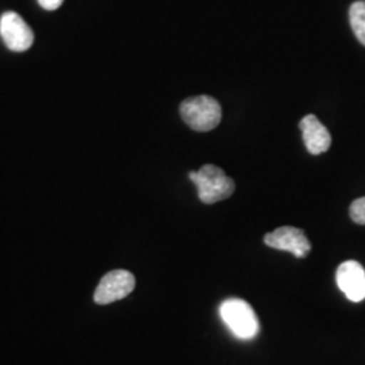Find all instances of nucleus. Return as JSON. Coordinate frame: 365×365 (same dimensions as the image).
<instances>
[{
    "label": "nucleus",
    "mask_w": 365,
    "mask_h": 365,
    "mask_svg": "<svg viewBox=\"0 0 365 365\" xmlns=\"http://www.w3.org/2000/svg\"><path fill=\"white\" fill-rule=\"evenodd\" d=\"M220 315L237 339H255L260 331L257 315L247 300L238 298L225 300L220 307Z\"/></svg>",
    "instance_id": "7ed1b4c3"
},
{
    "label": "nucleus",
    "mask_w": 365,
    "mask_h": 365,
    "mask_svg": "<svg viewBox=\"0 0 365 365\" xmlns=\"http://www.w3.org/2000/svg\"><path fill=\"white\" fill-rule=\"evenodd\" d=\"M0 37L13 52H26L34 43V33L19 14L9 11L0 18Z\"/></svg>",
    "instance_id": "20e7f679"
},
{
    "label": "nucleus",
    "mask_w": 365,
    "mask_h": 365,
    "mask_svg": "<svg viewBox=\"0 0 365 365\" xmlns=\"http://www.w3.org/2000/svg\"><path fill=\"white\" fill-rule=\"evenodd\" d=\"M188 178L195 184L197 196L205 205H214L225 200L235 192L233 179L226 176L222 168L212 164H206L199 170H191Z\"/></svg>",
    "instance_id": "f257e3e1"
},
{
    "label": "nucleus",
    "mask_w": 365,
    "mask_h": 365,
    "mask_svg": "<svg viewBox=\"0 0 365 365\" xmlns=\"http://www.w3.org/2000/svg\"><path fill=\"white\" fill-rule=\"evenodd\" d=\"M180 115L192 130L206 133L221 123V105L212 96L197 95L182 101Z\"/></svg>",
    "instance_id": "f03ea898"
},
{
    "label": "nucleus",
    "mask_w": 365,
    "mask_h": 365,
    "mask_svg": "<svg viewBox=\"0 0 365 365\" xmlns=\"http://www.w3.org/2000/svg\"><path fill=\"white\" fill-rule=\"evenodd\" d=\"M336 280L339 289L352 302L365 299V269L357 261L342 262L337 268Z\"/></svg>",
    "instance_id": "0eeeda50"
},
{
    "label": "nucleus",
    "mask_w": 365,
    "mask_h": 365,
    "mask_svg": "<svg viewBox=\"0 0 365 365\" xmlns=\"http://www.w3.org/2000/svg\"><path fill=\"white\" fill-rule=\"evenodd\" d=\"M38 3L43 10L54 11L64 3V0H38Z\"/></svg>",
    "instance_id": "9b49d317"
},
{
    "label": "nucleus",
    "mask_w": 365,
    "mask_h": 365,
    "mask_svg": "<svg viewBox=\"0 0 365 365\" xmlns=\"http://www.w3.org/2000/svg\"><path fill=\"white\" fill-rule=\"evenodd\" d=\"M349 214H351V218L354 223L365 226V196L359 197L353 202L351 209H349Z\"/></svg>",
    "instance_id": "9d476101"
},
{
    "label": "nucleus",
    "mask_w": 365,
    "mask_h": 365,
    "mask_svg": "<svg viewBox=\"0 0 365 365\" xmlns=\"http://www.w3.org/2000/svg\"><path fill=\"white\" fill-rule=\"evenodd\" d=\"M135 287L134 274L125 269H115L105 274L95 289L93 300L98 304H108L126 298Z\"/></svg>",
    "instance_id": "39448f33"
},
{
    "label": "nucleus",
    "mask_w": 365,
    "mask_h": 365,
    "mask_svg": "<svg viewBox=\"0 0 365 365\" xmlns=\"http://www.w3.org/2000/svg\"><path fill=\"white\" fill-rule=\"evenodd\" d=\"M349 21L353 33L359 42L365 46V1L359 0L354 1L349 9Z\"/></svg>",
    "instance_id": "1a4fd4ad"
},
{
    "label": "nucleus",
    "mask_w": 365,
    "mask_h": 365,
    "mask_svg": "<svg viewBox=\"0 0 365 365\" xmlns=\"http://www.w3.org/2000/svg\"><path fill=\"white\" fill-rule=\"evenodd\" d=\"M264 242L269 248L286 250L295 257L303 259L312 250V244L304 232L294 226H282L264 237Z\"/></svg>",
    "instance_id": "423d86ee"
},
{
    "label": "nucleus",
    "mask_w": 365,
    "mask_h": 365,
    "mask_svg": "<svg viewBox=\"0 0 365 365\" xmlns=\"http://www.w3.org/2000/svg\"><path fill=\"white\" fill-rule=\"evenodd\" d=\"M299 129L302 130L303 141L310 155L318 156L329 150L331 145V135L325 125L318 118L309 114L302 118L299 122Z\"/></svg>",
    "instance_id": "6e6552de"
}]
</instances>
